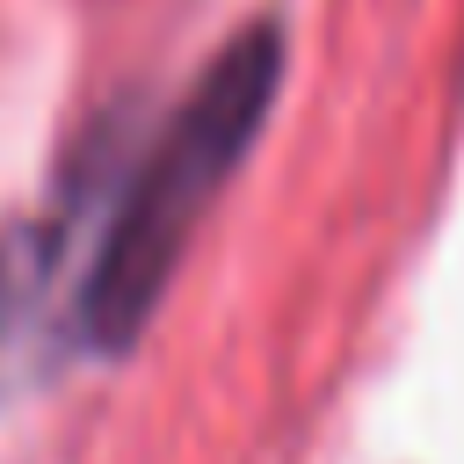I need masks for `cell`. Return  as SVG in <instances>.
I'll return each instance as SVG.
<instances>
[{"instance_id": "cell-1", "label": "cell", "mask_w": 464, "mask_h": 464, "mask_svg": "<svg viewBox=\"0 0 464 464\" xmlns=\"http://www.w3.org/2000/svg\"><path fill=\"white\" fill-rule=\"evenodd\" d=\"M283 87V22L254 14L232 29L210 65L181 87V102L152 130L102 123L51 188V210L0 239V384L51 370V290L58 261V348L116 362L152 326L196 218L254 152Z\"/></svg>"}]
</instances>
